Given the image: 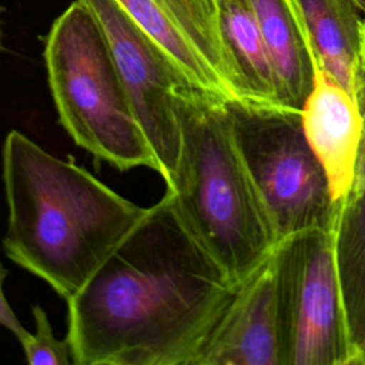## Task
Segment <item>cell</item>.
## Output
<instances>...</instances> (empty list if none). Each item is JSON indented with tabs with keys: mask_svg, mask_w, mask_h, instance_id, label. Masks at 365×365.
Returning <instances> with one entry per match:
<instances>
[{
	"mask_svg": "<svg viewBox=\"0 0 365 365\" xmlns=\"http://www.w3.org/2000/svg\"><path fill=\"white\" fill-rule=\"evenodd\" d=\"M312 86L301 107L304 135L321 163L335 202L354 185L362 131L358 101L321 64L311 58Z\"/></svg>",
	"mask_w": 365,
	"mask_h": 365,
	"instance_id": "10",
	"label": "cell"
},
{
	"mask_svg": "<svg viewBox=\"0 0 365 365\" xmlns=\"http://www.w3.org/2000/svg\"><path fill=\"white\" fill-rule=\"evenodd\" d=\"M362 14H365V0H352Z\"/></svg>",
	"mask_w": 365,
	"mask_h": 365,
	"instance_id": "19",
	"label": "cell"
},
{
	"mask_svg": "<svg viewBox=\"0 0 365 365\" xmlns=\"http://www.w3.org/2000/svg\"><path fill=\"white\" fill-rule=\"evenodd\" d=\"M36 332L20 342L27 364L30 365H74L71 346L67 341L54 336L46 311L40 305L33 307Z\"/></svg>",
	"mask_w": 365,
	"mask_h": 365,
	"instance_id": "15",
	"label": "cell"
},
{
	"mask_svg": "<svg viewBox=\"0 0 365 365\" xmlns=\"http://www.w3.org/2000/svg\"><path fill=\"white\" fill-rule=\"evenodd\" d=\"M358 104H359V110H361V115H362V131H361V141H359L352 190L359 187L365 180V83H361L358 87Z\"/></svg>",
	"mask_w": 365,
	"mask_h": 365,
	"instance_id": "17",
	"label": "cell"
},
{
	"mask_svg": "<svg viewBox=\"0 0 365 365\" xmlns=\"http://www.w3.org/2000/svg\"><path fill=\"white\" fill-rule=\"evenodd\" d=\"M77 1L90 11L98 26L155 160V171L168 182L181 143L174 94L180 86L191 84L117 0Z\"/></svg>",
	"mask_w": 365,
	"mask_h": 365,
	"instance_id": "7",
	"label": "cell"
},
{
	"mask_svg": "<svg viewBox=\"0 0 365 365\" xmlns=\"http://www.w3.org/2000/svg\"><path fill=\"white\" fill-rule=\"evenodd\" d=\"M235 288L165 190L67 299L74 365H195Z\"/></svg>",
	"mask_w": 365,
	"mask_h": 365,
	"instance_id": "1",
	"label": "cell"
},
{
	"mask_svg": "<svg viewBox=\"0 0 365 365\" xmlns=\"http://www.w3.org/2000/svg\"><path fill=\"white\" fill-rule=\"evenodd\" d=\"M231 125L271 222L277 244L329 225L339 202L309 147L301 111L225 103Z\"/></svg>",
	"mask_w": 365,
	"mask_h": 365,
	"instance_id": "5",
	"label": "cell"
},
{
	"mask_svg": "<svg viewBox=\"0 0 365 365\" xmlns=\"http://www.w3.org/2000/svg\"><path fill=\"white\" fill-rule=\"evenodd\" d=\"M279 250L237 285L195 365H285Z\"/></svg>",
	"mask_w": 365,
	"mask_h": 365,
	"instance_id": "9",
	"label": "cell"
},
{
	"mask_svg": "<svg viewBox=\"0 0 365 365\" xmlns=\"http://www.w3.org/2000/svg\"><path fill=\"white\" fill-rule=\"evenodd\" d=\"M338 211L329 225L281 242L285 365H351L335 254Z\"/></svg>",
	"mask_w": 365,
	"mask_h": 365,
	"instance_id": "6",
	"label": "cell"
},
{
	"mask_svg": "<svg viewBox=\"0 0 365 365\" xmlns=\"http://www.w3.org/2000/svg\"><path fill=\"white\" fill-rule=\"evenodd\" d=\"M44 61L58 120L77 145L121 171L157 170L110 48L80 1L54 20Z\"/></svg>",
	"mask_w": 365,
	"mask_h": 365,
	"instance_id": "4",
	"label": "cell"
},
{
	"mask_svg": "<svg viewBox=\"0 0 365 365\" xmlns=\"http://www.w3.org/2000/svg\"><path fill=\"white\" fill-rule=\"evenodd\" d=\"M180 154L167 184L188 230L238 285L277 241L225 101L192 86L174 94Z\"/></svg>",
	"mask_w": 365,
	"mask_h": 365,
	"instance_id": "3",
	"label": "cell"
},
{
	"mask_svg": "<svg viewBox=\"0 0 365 365\" xmlns=\"http://www.w3.org/2000/svg\"><path fill=\"white\" fill-rule=\"evenodd\" d=\"M221 29L244 87L257 108L294 111L279 97L277 76L255 16L245 0H218Z\"/></svg>",
	"mask_w": 365,
	"mask_h": 365,
	"instance_id": "14",
	"label": "cell"
},
{
	"mask_svg": "<svg viewBox=\"0 0 365 365\" xmlns=\"http://www.w3.org/2000/svg\"><path fill=\"white\" fill-rule=\"evenodd\" d=\"M309 56L356 101L362 19L352 0H295Z\"/></svg>",
	"mask_w": 365,
	"mask_h": 365,
	"instance_id": "11",
	"label": "cell"
},
{
	"mask_svg": "<svg viewBox=\"0 0 365 365\" xmlns=\"http://www.w3.org/2000/svg\"><path fill=\"white\" fill-rule=\"evenodd\" d=\"M6 255L71 298L143 218V208L17 130L3 145Z\"/></svg>",
	"mask_w": 365,
	"mask_h": 365,
	"instance_id": "2",
	"label": "cell"
},
{
	"mask_svg": "<svg viewBox=\"0 0 365 365\" xmlns=\"http://www.w3.org/2000/svg\"><path fill=\"white\" fill-rule=\"evenodd\" d=\"M361 83H365V17L362 19L359 31V84Z\"/></svg>",
	"mask_w": 365,
	"mask_h": 365,
	"instance_id": "18",
	"label": "cell"
},
{
	"mask_svg": "<svg viewBox=\"0 0 365 365\" xmlns=\"http://www.w3.org/2000/svg\"><path fill=\"white\" fill-rule=\"evenodd\" d=\"M268 50L284 106L301 107L312 86L308 40L295 0H245Z\"/></svg>",
	"mask_w": 365,
	"mask_h": 365,
	"instance_id": "12",
	"label": "cell"
},
{
	"mask_svg": "<svg viewBox=\"0 0 365 365\" xmlns=\"http://www.w3.org/2000/svg\"><path fill=\"white\" fill-rule=\"evenodd\" d=\"M335 254L351 365H365V180L339 202Z\"/></svg>",
	"mask_w": 365,
	"mask_h": 365,
	"instance_id": "13",
	"label": "cell"
},
{
	"mask_svg": "<svg viewBox=\"0 0 365 365\" xmlns=\"http://www.w3.org/2000/svg\"><path fill=\"white\" fill-rule=\"evenodd\" d=\"M188 83L255 107L224 40L218 0H117Z\"/></svg>",
	"mask_w": 365,
	"mask_h": 365,
	"instance_id": "8",
	"label": "cell"
},
{
	"mask_svg": "<svg viewBox=\"0 0 365 365\" xmlns=\"http://www.w3.org/2000/svg\"><path fill=\"white\" fill-rule=\"evenodd\" d=\"M6 277H7V269L0 262V325L9 329L19 339V342H23L30 332L21 325L17 315L14 314V311L11 309L10 304L6 299V295L3 292V282Z\"/></svg>",
	"mask_w": 365,
	"mask_h": 365,
	"instance_id": "16",
	"label": "cell"
}]
</instances>
